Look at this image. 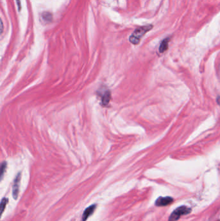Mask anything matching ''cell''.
<instances>
[{
	"instance_id": "4",
	"label": "cell",
	"mask_w": 220,
	"mask_h": 221,
	"mask_svg": "<svg viewBox=\"0 0 220 221\" xmlns=\"http://www.w3.org/2000/svg\"><path fill=\"white\" fill-rule=\"evenodd\" d=\"M173 202V199L170 197H160L156 200L155 203V205L156 206H166L171 204Z\"/></svg>"
},
{
	"instance_id": "5",
	"label": "cell",
	"mask_w": 220,
	"mask_h": 221,
	"mask_svg": "<svg viewBox=\"0 0 220 221\" xmlns=\"http://www.w3.org/2000/svg\"><path fill=\"white\" fill-rule=\"evenodd\" d=\"M96 208V204H92L90 206L87 208L84 211V213L82 215V220L83 221H86L87 219L89 218V217L93 214V213L95 211Z\"/></svg>"
},
{
	"instance_id": "8",
	"label": "cell",
	"mask_w": 220,
	"mask_h": 221,
	"mask_svg": "<svg viewBox=\"0 0 220 221\" xmlns=\"http://www.w3.org/2000/svg\"><path fill=\"white\" fill-rule=\"evenodd\" d=\"M8 202H9V199H7V198H3V199L1 200V204H0V211H1V214L3 213V211H4V209H5V207H6L7 203H8Z\"/></svg>"
},
{
	"instance_id": "2",
	"label": "cell",
	"mask_w": 220,
	"mask_h": 221,
	"mask_svg": "<svg viewBox=\"0 0 220 221\" xmlns=\"http://www.w3.org/2000/svg\"><path fill=\"white\" fill-rule=\"evenodd\" d=\"M191 208L186 207L185 206H182L176 209L171 213L169 219V221H176L180 218L181 216L187 215L189 213H191Z\"/></svg>"
},
{
	"instance_id": "9",
	"label": "cell",
	"mask_w": 220,
	"mask_h": 221,
	"mask_svg": "<svg viewBox=\"0 0 220 221\" xmlns=\"http://www.w3.org/2000/svg\"><path fill=\"white\" fill-rule=\"evenodd\" d=\"M6 168H7V163L6 162H4L1 164V177H3V174H4Z\"/></svg>"
},
{
	"instance_id": "6",
	"label": "cell",
	"mask_w": 220,
	"mask_h": 221,
	"mask_svg": "<svg viewBox=\"0 0 220 221\" xmlns=\"http://www.w3.org/2000/svg\"><path fill=\"white\" fill-rule=\"evenodd\" d=\"M110 98H111V93L109 90L105 91L101 95V101L103 102V105L104 106L107 105L110 101Z\"/></svg>"
},
{
	"instance_id": "1",
	"label": "cell",
	"mask_w": 220,
	"mask_h": 221,
	"mask_svg": "<svg viewBox=\"0 0 220 221\" xmlns=\"http://www.w3.org/2000/svg\"><path fill=\"white\" fill-rule=\"evenodd\" d=\"M153 25H149L141 27H139L137 29H136L135 31L130 37L129 38L130 41L132 44L134 45L138 44L142 38L145 35L147 32H149L150 29H153Z\"/></svg>"
},
{
	"instance_id": "11",
	"label": "cell",
	"mask_w": 220,
	"mask_h": 221,
	"mask_svg": "<svg viewBox=\"0 0 220 221\" xmlns=\"http://www.w3.org/2000/svg\"><path fill=\"white\" fill-rule=\"evenodd\" d=\"M16 1H17L18 5V7H19V9H21V5H20V0H16Z\"/></svg>"
},
{
	"instance_id": "10",
	"label": "cell",
	"mask_w": 220,
	"mask_h": 221,
	"mask_svg": "<svg viewBox=\"0 0 220 221\" xmlns=\"http://www.w3.org/2000/svg\"><path fill=\"white\" fill-rule=\"evenodd\" d=\"M216 102H217L218 104L220 106V97H218L217 98V99H216Z\"/></svg>"
},
{
	"instance_id": "3",
	"label": "cell",
	"mask_w": 220,
	"mask_h": 221,
	"mask_svg": "<svg viewBox=\"0 0 220 221\" xmlns=\"http://www.w3.org/2000/svg\"><path fill=\"white\" fill-rule=\"evenodd\" d=\"M21 180V173H19L14 179L12 186V196L14 199L16 200L18 197L19 190H20V183Z\"/></svg>"
},
{
	"instance_id": "7",
	"label": "cell",
	"mask_w": 220,
	"mask_h": 221,
	"mask_svg": "<svg viewBox=\"0 0 220 221\" xmlns=\"http://www.w3.org/2000/svg\"><path fill=\"white\" fill-rule=\"evenodd\" d=\"M169 38H165L162 41V42L160 44V49H159V51L161 53H163L165 52L166 50L168 49L169 47Z\"/></svg>"
}]
</instances>
